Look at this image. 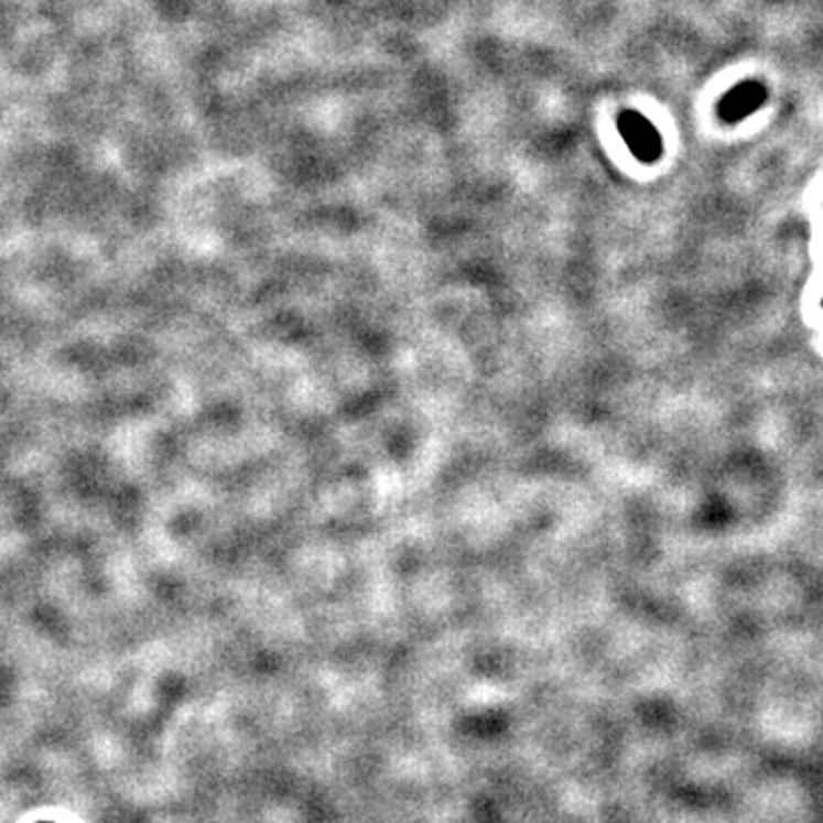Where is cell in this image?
I'll list each match as a JSON object with an SVG mask.
<instances>
[{
	"mask_svg": "<svg viewBox=\"0 0 823 823\" xmlns=\"http://www.w3.org/2000/svg\"><path fill=\"white\" fill-rule=\"evenodd\" d=\"M618 131L631 151V156L640 163L652 165L663 156V138L648 117L636 110H622L618 117Z\"/></svg>",
	"mask_w": 823,
	"mask_h": 823,
	"instance_id": "obj_1",
	"label": "cell"
},
{
	"mask_svg": "<svg viewBox=\"0 0 823 823\" xmlns=\"http://www.w3.org/2000/svg\"><path fill=\"white\" fill-rule=\"evenodd\" d=\"M769 99V89L759 80H744L732 87L718 101L716 115L723 124H739L746 117L755 115Z\"/></svg>",
	"mask_w": 823,
	"mask_h": 823,
	"instance_id": "obj_2",
	"label": "cell"
},
{
	"mask_svg": "<svg viewBox=\"0 0 823 823\" xmlns=\"http://www.w3.org/2000/svg\"><path fill=\"white\" fill-rule=\"evenodd\" d=\"M42 823H48V821H42Z\"/></svg>",
	"mask_w": 823,
	"mask_h": 823,
	"instance_id": "obj_3",
	"label": "cell"
}]
</instances>
